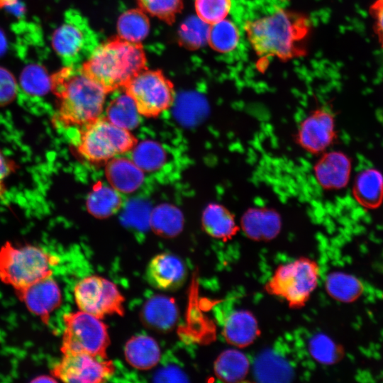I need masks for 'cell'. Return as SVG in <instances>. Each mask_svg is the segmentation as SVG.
I'll return each instance as SVG.
<instances>
[{
  "label": "cell",
  "instance_id": "cell-1",
  "mask_svg": "<svg viewBox=\"0 0 383 383\" xmlns=\"http://www.w3.org/2000/svg\"><path fill=\"white\" fill-rule=\"evenodd\" d=\"M310 28L306 16L284 9L244 26L247 38L261 60L277 57L282 61L305 55L304 41Z\"/></svg>",
  "mask_w": 383,
  "mask_h": 383
},
{
  "label": "cell",
  "instance_id": "cell-2",
  "mask_svg": "<svg viewBox=\"0 0 383 383\" xmlns=\"http://www.w3.org/2000/svg\"><path fill=\"white\" fill-rule=\"evenodd\" d=\"M50 79L61 124L81 128L102 115L108 92L81 65L65 66Z\"/></svg>",
  "mask_w": 383,
  "mask_h": 383
},
{
  "label": "cell",
  "instance_id": "cell-3",
  "mask_svg": "<svg viewBox=\"0 0 383 383\" xmlns=\"http://www.w3.org/2000/svg\"><path fill=\"white\" fill-rule=\"evenodd\" d=\"M140 43L116 38L99 44L81 65L91 77L109 93L123 89L128 82L146 67Z\"/></svg>",
  "mask_w": 383,
  "mask_h": 383
},
{
  "label": "cell",
  "instance_id": "cell-4",
  "mask_svg": "<svg viewBox=\"0 0 383 383\" xmlns=\"http://www.w3.org/2000/svg\"><path fill=\"white\" fill-rule=\"evenodd\" d=\"M58 258L32 245L15 246L7 241L0 248V280L14 290L52 275Z\"/></svg>",
  "mask_w": 383,
  "mask_h": 383
},
{
  "label": "cell",
  "instance_id": "cell-5",
  "mask_svg": "<svg viewBox=\"0 0 383 383\" xmlns=\"http://www.w3.org/2000/svg\"><path fill=\"white\" fill-rule=\"evenodd\" d=\"M137 143V138L130 130L101 115L79 128L76 147L85 160L99 163L131 152Z\"/></svg>",
  "mask_w": 383,
  "mask_h": 383
},
{
  "label": "cell",
  "instance_id": "cell-6",
  "mask_svg": "<svg viewBox=\"0 0 383 383\" xmlns=\"http://www.w3.org/2000/svg\"><path fill=\"white\" fill-rule=\"evenodd\" d=\"M320 277L318 263L307 257L280 265L265 285L269 294L284 299L291 309L304 307L317 287Z\"/></svg>",
  "mask_w": 383,
  "mask_h": 383
},
{
  "label": "cell",
  "instance_id": "cell-7",
  "mask_svg": "<svg viewBox=\"0 0 383 383\" xmlns=\"http://www.w3.org/2000/svg\"><path fill=\"white\" fill-rule=\"evenodd\" d=\"M63 322L62 354L80 353L107 358L110 339L107 327L100 318L80 310L65 314Z\"/></svg>",
  "mask_w": 383,
  "mask_h": 383
},
{
  "label": "cell",
  "instance_id": "cell-8",
  "mask_svg": "<svg viewBox=\"0 0 383 383\" xmlns=\"http://www.w3.org/2000/svg\"><path fill=\"white\" fill-rule=\"evenodd\" d=\"M123 90L133 99L140 116L145 118L159 116L174 101L173 84L160 70H143Z\"/></svg>",
  "mask_w": 383,
  "mask_h": 383
},
{
  "label": "cell",
  "instance_id": "cell-9",
  "mask_svg": "<svg viewBox=\"0 0 383 383\" xmlns=\"http://www.w3.org/2000/svg\"><path fill=\"white\" fill-rule=\"evenodd\" d=\"M51 44L66 66L81 65L99 45L88 21L74 11L67 14L65 21L55 30Z\"/></svg>",
  "mask_w": 383,
  "mask_h": 383
},
{
  "label": "cell",
  "instance_id": "cell-10",
  "mask_svg": "<svg viewBox=\"0 0 383 383\" xmlns=\"http://www.w3.org/2000/svg\"><path fill=\"white\" fill-rule=\"evenodd\" d=\"M78 308L100 319L106 315L124 314L122 296L115 284L101 277L88 276L77 282L74 289Z\"/></svg>",
  "mask_w": 383,
  "mask_h": 383
},
{
  "label": "cell",
  "instance_id": "cell-11",
  "mask_svg": "<svg viewBox=\"0 0 383 383\" xmlns=\"http://www.w3.org/2000/svg\"><path fill=\"white\" fill-rule=\"evenodd\" d=\"M113 372L112 361L77 353L63 354L51 374L65 382L99 383L107 380Z\"/></svg>",
  "mask_w": 383,
  "mask_h": 383
},
{
  "label": "cell",
  "instance_id": "cell-12",
  "mask_svg": "<svg viewBox=\"0 0 383 383\" xmlns=\"http://www.w3.org/2000/svg\"><path fill=\"white\" fill-rule=\"evenodd\" d=\"M336 137L334 115L329 109L319 107L300 122L295 140L304 151L321 155L334 143Z\"/></svg>",
  "mask_w": 383,
  "mask_h": 383
},
{
  "label": "cell",
  "instance_id": "cell-13",
  "mask_svg": "<svg viewBox=\"0 0 383 383\" xmlns=\"http://www.w3.org/2000/svg\"><path fill=\"white\" fill-rule=\"evenodd\" d=\"M27 309L48 325L51 313L62 303L60 288L52 275L20 289L15 290Z\"/></svg>",
  "mask_w": 383,
  "mask_h": 383
},
{
  "label": "cell",
  "instance_id": "cell-14",
  "mask_svg": "<svg viewBox=\"0 0 383 383\" xmlns=\"http://www.w3.org/2000/svg\"><path fill=\"white\" fill-rule=\"evenodd\" d=\"M352 160L339 150L325 151L315 162L313 172L318 185L325 190H340L349 183Z\"/></svg>",
  "mask_w": 383,
  "mask_h": 383
},
{
  "label": "cell",
  "instance_id": "cell-15",
  "mask_svg": "<svg viewBox=\"0 0 383 383\" xmlns=\"http://www.w3.org/2000/svg\"><path fill=\"white\" fill-rule=\"evenodd\" d=\"M187 277L183 261L172 253L163 252L153 257L148 265L146 277L153 287L174 290L180 287Z\"/></svg>",
  "mask_w": 383,
  "mask_h": 383
},
{
  "label": "cell",
  "instance_id": "cell-16",
  "mask_svg": "<svg viewBox=\"0 0 383 383\" xmlns=\"http://www.w3.org/2000/svg\"><path fill=\"white\" fill-rule=\"evenodd\" d=\"M240 228L250 240L270 241L275 238L282 229V218L272 208L251 207L240 218Z\"/></svg>",
  "mask_w": 383,
  "mask_h": 383
},
{
  "label": "cell",
  "instance_id": "cell-17",
  "mask_svg": "<svg viewBox=\"0 0 383 383\" xmlns=\"http://www.w3.org/2000/svg\"><path fill=\"white\" fill-rule=\"evenodd\" d=\"M223 335L228 343L243 348L252 344L260 335L255 316L248 310L239 309L231 313L226 318Z\"/></svg>",
  "mask_w": 383,
  "mask_h": 383
},
{
  "label": "cell",
  "instance_id": "cell-18",
  "mask_svg": "<svg viewBox=\"0 0 383 383\" xmlns=\"http://www.w3.org/2000/svg\"><path fill=\"white\" fill-rule=\"evenodd\" d=\"M140 316L147 327L159 332H167L177 323L178 309L172 298L155 295L144 304Z\"/></svg>",
  "mask_w": 383,
  "mask_h": 383
},
{
  "label": "cell",
  "instance_id": "cell-19",
  "mask_svg": "<svg viewBox=\"0 0 383 383\" xmlns=\"http://www.w3.org/2000/svg\"><path fill=\"white\" fill-rule=\"evenodd\" d=\"M352 193L363 208H379L383 202V174L375 168L362 170L355 179Z\"/></svg>",
  "mask_w": 383,
  "mask_h": 383
},
{
  "label": "cell",
  "instance_id": "cell-20",
  "mask_svg": "<svg viewBox=\"0 0 383 383\" xmlns=\"http://www.w3.org/2000/svg\"><path fill=\"white\" fill-rule=\"evenodd\" d=\"M201 225L208 235L223 240H231L240 229L233 213L218 203H211L205 207Z\"/></svg>",
  "mask_w": 383,
  "mask_h": 383
},
{
  "label": "cell",
  "instance_id": "cell-21",
  "mask_svg": "<svg viewBox=\"0 0 383 383\" xmlns=\"http://www.w3.org/2000/svg\"><path fill=\"white\" fill-rule=\"evenodd\" d=\"M106 175L113 188L124 193L136 190L144 179L143 171L132 160L123 157L108 161Z\"/></svg>",
  "mask_w": 383,
  "mask_h": 383
},
{
  "label": "cell",
  "instance_id": "cell-22",
  "mask_svg": "<svg viewBox=\"0 0 383 383\" xmlns=\"http://www.w3.org/2000/svg\"><path fill=\"white\" fill-rule=\"evenodd\" d=\"M127 362L138 370H149L155 367L160 359V349L157 343L148 335H137L128 340L124 349Z\"/></svg>",
  "mask_w": 383,
  "mask_h": 383
},
{
  "label": "cell",
  "instance_id": "cell-23",
  "mask_svg": "<svg viewBox=\"0 0 383 383\" xmlns=\"http://www.w3.org/2000/svg\"><path fill=\"white\" fill-rule=\"evenodd\" d=\"M250 363L248 357L237 349L223 350L216 359L213 370L223 382H240L248 374Z\"/></svg>",
  "mask_w": 383,
  "mask_h": 383
},
{
  "label": "cell",
  "instance_id": "cell-24",
  "mask_svg": "<svg viewBox=\"0 0 383 383\" xmlns=\"http://www.w3.org/2000/svg\"><path fill=\"white\" fill-rule=\"evenodd\" d=\"M254 374L260 382H289L294 373L289 362L271 350H265L256 359Z\"/></svg>",
  "mask_w": 383,
  "mask_h": 383
},
{
  "label": "cell",
  "instance_id": "cell-25",
  "mask_svg": "<svg viewBox=\"0 0 383 383\" xmlns=\"http://www.w3.org/2000/svg\"><path fill=\"white\" fill-rule=\"evenodd\" d=\"M325 287L331 297L345 303L354 301L363 291L362 284L358 279L343 272L328 274Z\"/></svg>",
  "mask_w": 383,
  "mask_h": 383
},
{
  "label": "cell",
  "instance_id": "cell-26",
  "mask_svg": "<svg viewBox=\"0 0 383 383\" xmlns=\"http://www.w3.org/2000/svg\"><path fill=\"white\" fill-rule=\"evenodd\" d=\"M119 38L133 43H140L150 30V22L141 9H130L122 13L117 23Z\"/></svg>",
  "mask_w": 383,
  "mask_h": 383
},
{
  "label": "cell",
  "instance_id": "cell-27",
  "mask_svg": "<svg viewBox=\"0 0 383 383\" xmlns=\"http://www.w3.org/2000/svg\"><path fill=\"white\" fill-rule=\"evenodd\" d=\"M106 113L111 122L130 131L138 123L140 114L135 104L124 91L109 102Z\"/></svg>",
  "mask_w": 383,
  "mask_h": 383
},
{
  "label": "cell",
  "instance_id": "cell-28",
  "mask_svg": "<svg viewBox=\"0 0 383 383\" xmlns=\"http://www.w3.org/2000/svg\"><path fill=\"white\" fill-rule=\"evenodd\" d=\"M113 187L100 185L89 194L87 206L89 211L99 218L110 216L120 208L121 199Z\"/></svg>",
  "mask_w": 383,
  "mask_h": 383
},
{
  "label": "cell",
  "instance_id": "cell-29",
  "mask_svg": "<svg viewBox=\"0 0 383 383\" xmlns=\"http://www.w3.org/2000/svg\"><path fill=\"white\" fill-rule=\"evenodd\" d=\"M239 39L238 28L228 19L225 18L210 26L208 43L218 52H231L238 46Z\"/></svg>",
  "mask_w": 383,
  "mask_h": 383
},
{
  "label": "cell",
  "instance_id": "cell-30",
  "mask_svg": "<svg viewBox=\"0 0 383 383\" xmlns=\"http://www.w3.org/2000/svg\"><path fill=\"white\" fill-rule=\"evenodd\" d=\"M308 350L314 360L326 365L336 363L343 355L340 345L321 333L313 335L309 340Z\"/></svg>",
  "mask_w": 383,
  "mask_h": 383
},
{
  "label": "cell",
  "instance_id": "cell-31",
  "mask_svg": "<svg viewBox=\"0 0 383 383\" xmlns=\"http://www.w3.org/2000/svg\"><path fill=\"white\" fill-rule=\"evenodd\" d=\"M22 89L28 94L41 96L51 89V79L45 68L38 64L26 66L20 76Z\"/></svg>",
  "mask_w": 383,
  "mask_h": 383
},
{
  "label": "cell",
  "instance_id": "cell-32",
  "mask_svg": "<svg viewBox=\"0 0 383 383\" xmlns=\"http://www.w3.org/2000/svg\"><path fill=\"white\" fill-rule=\"evenodd\" d=\"M132 160L144 172L159 169L166 160L165 152L155 142L147 140L137 143L131 150Z\"/></svg>",
  "mask_w": 383,
  "mask_h": 383
},
{
  "label": "cell",
  "instance_id": "cell-33",
  "mask_svg": "<svg viewBox=\"0 0 383 383\" xmlns=\"http://www.w3.org/2000/svg\"><path fill=\"white\" fill-rule=\"evenodd\" d=\"M210 25L198 18L188 19L181 27V42L188 48H199L208 43Z\"/></svg>",
  "mask_w": 383,
  "mask_h": 383
},
{
  "label": "cell",
  "instance_id": "cell-34",
  "mask_svg": "<svg viewBox=\"0 0 383 383\" xmlns=\"http://www.w3.org/2000/svg\"><path fill=\"white\" fill-rule=\"evenodd\" d=\"M231 9V0H195L197 16L210 26L225 19Z\"/></svg>",
  "mask_w": 383,
  "mask_h": 383
},
{
  "label": "cell",
  "instance_id": "cell-35",
  "mask_svg": "<svg viewBox=\"0 0 383 383\" xmlns=\"http://www.w3.org/2000/svg\"><path fill=\"white\" fill-rule=\"evenodd\" d=\"M140 9L167 23H172L182 9V0H137Z\"/></svg>",
  "mask_w": 383,
  "mask_h": 383
},
{
  "label": "cell",
  "instance_id": "cell-36",
  "mask_svg": "<svg viewBox=\"0 0 383 383\" xmlns=\"http://www.w3.org/2000/svg\"><path fill=\"white\" fill-rule=\"evenodd\" d=\"M182 218L172 211L162 210L155 213L151 221L154 231L165 237H173L182 228Z\"/></svg>",
  "mask_w": 383,
  "mask_h": 383
},
{
  "label": "cell",
  "instance_id": "cell-37",
  "mask_svg": "<svg viewBox=\"0 0 383 383\" xmlns=\"http://www.w3.org/2000/svg\"><path fill=\"white\" fill-rule=\"evenodd\" d=\"M18 86L13 75L0 67V106L7 105L16 97Z\"/></svg>",
  "mask_w": 383,
  "mask_h": 383
},
{
  "label": "cell",
  "instance_id": "cell-38",
  "mask_svg": "<svg viewBox=\"0 0 383 383\" xmlns=\"http://www.w3.org/2000/svg\"><path fill=\"white\" fill-rule=\"evenodd\" d=\"M370 13L374 21L378 41L383 48V0H374L370 6Z\"/></svg>",
  "mask_w": 383,
  "mask_h": 383
},
{
  "label": "cell",
  "instance_id": "cell-39",
  "mask_svg": "<svg viewBox=\"0 0 383 383\" xmlns=\"http://www.w3.org/2000/svg\"><path fill=\"white\" fill-rule=\"evenodd\" d=\"M11 167H12L9 162H7L0 152V193L2 190L3 180L9 174Z\"/></svg>",
  "mask_w": 383,
  "mask_h": 383
},
{
  "label": "cell",
  "instance_id": "cell-40",
  "mask_svg": "<svg viewBox=\"0 0 383 383\" xmlns=\"http://www.w3.org/2000/svg\"><path fill=\"white\" fill-rule=\"evenodd\" d=\"M6 38L2 30L0 28V56L2 55L6 49Z\"/></svg>",
  "mask_w": 383,
  "mask_h": 383
},
{
  "label": "cell",
  "instance_id": "cell-41",
  "mask_svg": "<svg viewBox=\"0 0 383 383\" xmlns=\"http://www.w3.org/2000/svg\"><path fill=\"white\" fill-rule=\"evenodd\" d=\"M56 379L51 376H45V375H43V376H40V377H36L35 379H33L32 380V382H56Z\"/></svg>",
  "mask_w": 383,
  "mask_h": 383
},
{
  "label": "cell",
  "instance_id": "cell-42",
  "mask_svg": "<svg viewBox=\"0 0 383 383\" xmlns=\"http://www.w3.org/2000/svg\"><path fill=\"white\" fill-rule=\"evenodd\" d=\"M16 0H0V6H11L12 4H14Z\"/></svg>",
  "mask_w": 383,
  "mask_h": 383
}]
</instances>
